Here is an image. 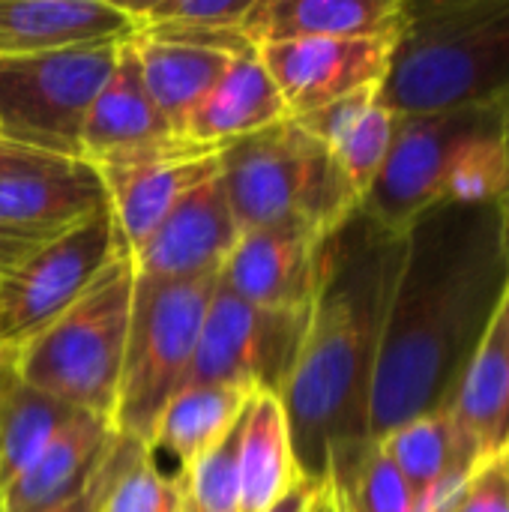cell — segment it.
Masks as SVG:
<instances>
[{
	"label": "cell",
	"instance_id": "obj_1",
	"mask_svg": "<svg viewBox=\"0 0 509 512\" xmlns=\"http://www.w3.org/2000/svg\"><path fill=\"white\" fill-rule=\"evenodd\" d=\"M509 288L501 201L435 204L405 228L369 405V435L450 411Z\"/></svg>",
	"mask_w": 509,
	"mask_h": 512
},
{
	"label": "cell",
	"instance_id": "obj_2",
	"mask_svg": "<svg viewBox=\"0 0 509 512\" xmlns=\"http://www.w3.org/2000/svg\"><path fill=\"white\" fill-rule=\"evenodd\" d=\"M405 234L357 210L324 237L306 336L279 396L297 471L327 483L330 462L369 441L372 381Z\"/></svg>",
	"mask_w": 509,
	"mask_h": 512
},
{
	"label": "cell",
	"instance_id": "obj_3",
	"mask_svg": "<svg viewBox=\"0 0 509 512\" xmlns=\"http://www.w3.org/2000/svg\"><path fill=\"white\" fill-rule=\"evenodd\" d=\"M509 90V0H405L387 78L396 117L495 102Z\"/></svg>",
	"mask_w": 509,
	"mask_h": 512
},
{
	"label": "cell",
	"instance_id": "obj_4",
	"mask_svg": "<svg viewBox=\"0 0 509 512\" xmlns=\"http://www.w3.org/2000/svg\"><path fill=\"white\" fill-rule=\"evenodd\" d=\"M219 180L240 234L297 225L327 237L360 210L333 153L291 117L225 144Z\"/></svg>",
	"mask_w": 509,
	"mask_h": 512
},
{
	"label": "cell",
	"instance_id": "obj_5",
	"mask_svg": "<svg viewBox=\"0 0 509 512\" xmlns=\"http://www.w3.org/2000/svg\"><path fill=\"white\" fill-rule=\"evenodd\" d=\"M135 270L120 249L99 279L51 324L21 342L0 369L96 417L114 414L132 324Z\"/></svg>",
	"mask_w": 509,
	"mask_h": 512
},
{
	"label": "cell",
	"instance_id": "obj_6",
	"mask_svg": "<svg viewBox=\"0 0 509 512\" xmlns=\"http://www.w3.org/2000/svg\"><path fill=\"white\" fill-rule=\"evenodd\" d=\"M216 288L219 276L183 282L135 279L129 342L111 414L117 435L150 447L159 414L189 381Z\"/></svg>",
	"mask_w": 509,
	"mask_h": 512
},
{
	"label": "cell",
	"instance_id": "obj_7",
	"mask_svg": "<svg viewBox=\"0 0 509 512\" xmlns=\"http://www.w3.org/2000/svg\"><path fill=\"white\" fill-rule=\"evenodd\" d=\"M117 48L0 57V138L45 156L84 159V123L114 69Z\"/></svg>",
	"mask_w": 509,
	"mask_h": 512
},
{
	"label": "cell",
	"instance_id": "obj_8",
	"mask_svg": "<svg viewBox=\"0 0 509 512\" xmlns=\"http://www.w3.org/2000/svg\"><path fill=\"white\" fill-rule=\"evenodd\" d=\"M492 135H501L498 102L399 117L387 162L360 210L378 225L405 234L420 213L447 201V186L465 156Z\"/></svg>",
	"mask_w": 509,
	"mask_h": 512
},
{
	"label": "cell",
	"instance_id": "obj_9",
	"mask_svg": "<svg viewBox=\"0 0 509 512\" xmlns=\"http://www.w3.org/2000/svg\"><path fill=\"white\" fill-rule=\"evenodd\" d=\"M309 309H264L216 288L186 387L225 384L282 396L306 336Z\"/></svg>",
	"mask_w": 509,
	"mask_h": 512
},
{
	"label": "cell",
	"instance_id": "obj_10",
	"mask_svg": "<svg viewBox=\"0 0 509 512\" xmlns=\"http://www.w3.org/2000/svg\"><path fill=\"white\" fill-rule=\"evenodd\" d=\"M111 210L87 216L0 279V363L63 315L120 252Z\"/></svg>",
	"mask_w": 509,
	"mask_h": 512
},
{
	"label": "cell",
	"instance_id": "obj_11",
	"mask_svg": "<svg viewBox=\"0 0 509 512\" xmlns=\"http://www.w3.org/2000/svg\"><path fill=\"white\" fill-rule=\"evenodd\" d=\"M105 186L123 252H135L159 222L198 186L219 174V150L174 135L90 162Z\"/></svg>",
	"mask_w": 509,
	"mask_h": 512
},
{
	"label": "cell",
	"instance_id": "obj_12",
	"mask_svg": "<svg viewBox=\"0 0 509 512\" xmlns=\"http://www.w3.org/2000/svg\"><path fill=\"white\" fill-rule=\"evenodd\" d=\"M399 30L348 39H294L258 48L273 75L288 117H306L351 93L381 87L393 60Z\"/></svg>",
	"mask_w": 509,
	"mask_h": 512
},
{
	"label": "cell",
	"instance_id": "obj_13",
	"mask_svg": "<svg viewBox=\"0 0 509 512\" xmlns=\"http://www.w3.org/2000/svg\"><path fill=\"white\" fill-rule=\"evenodd\" d=\"M240 228L225 198L219 174L189 192L159 228L129 252L135 279L147 282H183L219 276L222 264L234 252Z\"/></svg>",
	"mask_w": 509,
	"mask_h": 512
},
{
	"label": "cell",
	"instance_id": "obj_14",
	"mask_svg": "<svg viewBox=\"0 0 509 512\" xmlns=\"http://www.w3.org/2000/svg\"><path fill=\"white\" fill-rule=\"evenodd\" d=\"M108 207L96 168L84 159H57L21 150L0 168V225L63 234Z\"/></svg>",
	"mask_w": 509,
	"mask_h": 512
},
{
	"label": "cell",
	"instance_id": "obj_15",
	"mask_svg": "<svg viewBox=\"0 0 509 512\" xmlns=\"http://www.w3.org/2000/svg\"><path fill=\"white\" fill-rule=\"evenodd\" d=\"M321 243V234L297 225L246 231L219 270V288L264 309H309Z\"/></svg>",
	"mask_w": 509,
	"mask_h": 512
},
{
	"label": "cell",
	"instance_id": "obj_16",
	"mask_svg": "<svg viewBox=\"0 0 509 512\" xmlns=\"http://www.w3.org/2000/svg\"><path fill=\"white\" fill-rule=\"evenodd\" d=\"M138 24L111 0H0V57L123 45Z\"/></svg>",
	"mask_w": 509,
	"mask_h": 512
},
{
	"label": "cell",
	"instance_id": "obj_17",
	"mask_svg": "<svg viewBox=\"0 0 509 512\" xmlns=\"http://www.w3.org/2000/svg\"><path fill=\"white\" fill-rule=\"evenodd\" d=\"M114 441L108 417L78 411L48 450L0 492V512H45L72 501L93 480Z\"/></svg>",
	"mask_w": 509,
	"mask_h": 512
},
{
	"label": "cell",
	"instance_id": "obj_18",
	"mask_svg": "<svg viewBox=\"0 0 509 512\" xmlns=\"http://www.w3.org/2000/svg\"><path fill=\"white\" fill-rule=\"evenodd\" d=\"M405 0H252L240 33L255 45L381 36L402 27Z\"/></svg>",
	"mask_w": 509,
	"mask_h": 512
},
{
	"label": "cell",
	"instance_id": "obj_19",
	"mask_svg": "<svg viewBox=\"0 0 509 512\" xmlns=\"http://www.w3.org/2000/svg\"><path fill=\"white\" fill-rule=\"evenodd\" d=\"M279 120H288V108L255 48L228 63L222 78L189 117L186 138L222 150L225 144L255 135Z\"/></svg>",
	"mask_w": 509,
	"mask_h": 512
},
{
	"label": "cell",
	"instance_id": "obj_20",
	"mask_svg": "<svg viewBox=\"0 0 509 512\" xmlns=\"http://www.w3.org/2000/svg\"><path fill=\"white\" fill-rule=\"evenodd\" d=\"M378 90L381 87H369L345 99H336L306 117H297V123L333 153V159L357 189L360 204L372 180L378 177L381 165L387 162L399 120L381 102Z\"/></svg>",
	"mask_w": 509,
	"mask_h": 512
},
{
	"label": "cell",
	"instance_id": "obj_21",
	"mask_svg": "<svg viewBox=\"0 0 509 512\" xmlns=\"http://www.w3.org/2000/svg\"><path fill=\"white\" fill-rule=\"evenodd\" d=\"M132 39L117 48L114 69L90 105L84 138H81L84 162H96L117 150L174 138L171 126L165 123V117L159 114V108L153 105L144 87Z\"/></svg>",
	"mask_w": 509,
	"mask_h": 512
},
{
	"label": "cell",
	"instance_id": "obj_22",
	"mask_svg": "<svg viewBox=\"0 0 509 512\" xmlns=\"http://www.w3.org/2000/svg\"><path fill=\"white\" fill-rule=\"evenodd\" d=\"M450 414L480 450V462H492L509 450V288Z\"/></svg>",
	"mask_w": 509,
	"mask_h": 512
},
{
	"label": "cell",
	"instance_id": "obj_23",
	"mask_svg": "<svg viewBox=\"0 0 509 512\" xmlns=\"http://www.w3.org/2000/svg\"><path fill=\"white\" fill-rule=\"evenodd\" d=\"M255 393L225 384H189L159 414L150 450H165L180 462V474L192 471L213 453L246 414Z\"/></svg>",
	"mask_w": 509,
	"mask_h": 512
},
{
	"label": "cell",
	"instance_id": "obj_24",
	"mask_svg": "<svg viewBox=\"0 0 509 512\" xmlns=\"http://www.w3.org/2000/svg\"><path fill=\"white\" fill-rule=\"evenodd\" d=\"M132 45H135L141 78L153 105L159 108L171 132L186 138L189 117L213 90V84L222 78V72L228 69L234 57L222 51L153 39L144 33H135Z\"/></svg>",
	"mask_w": 509,
	"mask_h": 512
},
{
	"label": "cell",
	"instance_id": "obj_25",
	"mask_svg": "<svg viewBox=\"0 0 509 512\" xmlns=\"http://www.w3.org/2000/svg\"><path fill=\"white\" fill-rule=\"evenodd\" d=\"M384 456L420 498L456 477H471L483 462L474 441L459 429L450 411L417 417L384 438H378Z\"/></svg>",
	"mask_w": 509,
	"mask_h": 512
},
{
	"label": "cell",
	"instance_id": "obj_26",
	"mask_svg": "<svg viewBox=\"0 0 509 512\" xmlns=\"http://www.w3.org/2000/svg\"><path fill=\"white\" fill-rule=\"evenodd\" d=\"M240 471V512H264L279 501L297 480V459L291 450V432L279 396L255 393L237 450Z\"/></svg>",
	"mask_w": 509,
	"mask_h": 512
},
{
	"label": "cell",
	"instance_id": "obj_27",
	"mask_svg": "<svg viewBox=\"0 0 509 512\" xmlns=\"http://www.w3.org/2000/svg\"><path fill=\"white\" fill-rule=\"evenodd\" d=\"M75 414L78 408L0 369V492L48 450Z\"/></svg>",
	"mask_w": 509,
	"mask_h": 512
},
{
	"label": "cell",
	"instance_id": "obj_28",
	"mask_svg": "<svg viewBox=\"0 0 509 512\" xmlns=\"http://www.w3.org/2000/svg\"><path fill=\"white\" fill-rule=\"evenodd\" d=\"M327 486L336 512H414V495L375 438L330 462Z\"/></svg>",
	"mask_w": 509,
	"mask_h": 512
},
{
	"label": "cell",
	"instance_id": "obj_29",
	"mask_svg": "<svg viewBox=\"0 0 509 512\" xmlns=\"http://www.w3.org/2000/svg\"><path fill=\"white\" fill-rule=\"evenodd\" d=\"M243 417L213 453H207L192 471L177 474L180 512H240L237 450H240V435H243Z\"/></svg>",
	"mask_w": 509,
	"mask_h": 512
},
{
	"label": "cell",
	"instance_id": "obj_30",
	"mask_svg": "<svg viewBox=\"0 0 509 512\" xmlns=\"http://www.w3.org/2000/svg\"><path fill=\"white\" fill-rule=\"evenodd\" d=\"M99 512H180V480L159 471L150 447H138Z\"/></svg>",
	"mask_w": 509,
	"mask_h": 512
},
{
	"label": "cell",
	"instance_id": "obj_31",
	"mask_svg": "<svg viewBox=\"0 0 509 512\" xmlns=\"http://www.w3.org/2000/svg\"><path fill=\"white\" fill-rule=\"evenodd\" d=\"M252 0H156L123 3L138 30L156 27H240Z\"/></svg>",
	"mask_w": 509,
	"mask_h": 512
},
{
	"label": "cell",
	"instance_id": "obj_32",
	"mask_svg": "<svg viewBox=\"0 0 509 512\" xmlns=\"http://www.w3.org/2000/svg\"><path fill=\"white\" fill-rule=\"evenodd\" d=\"M447 512H509V456L483 462Z\"/></svg>",
	"mask_w": 509,
	"mask_h": 512
},
{
	"label": "cell",
	"instance_id": "obj_33",
	"mask_svg": "<svg viewBox=\"0 0 509 512\" xmlns=\"http://www.w3.org/2000/svg\"><path fill=\"white\" fill-rule=\"evenodd\" d=\"M138 447H144V444H138V441H132V438L117 435L114 447L108 450L105 462L99 465V471L93 474V480L84 486V492H81V495H75L72 501H66V504H60V507H51V510H45V512H99L102 501H105V495H108V489H111V483L117 480V474L126 468V462L132 459V453H135Z\"/></svg>",
	"mask_w": 509,
	"mask_h": 512
},
{
	"label": "cell",
	"instance_id": "obj_34",
	"mask_svg": "<svg viewBox=\"0 0 509 512\" xmlns=\"http://www.w3.org/2000/svg\"><path fill=\"white\" fill-rule=\"evenodd\" d=\"M57 234H39V231H18L0 225V279L15 273L27 258H33L45 243H51Z\"/></svg>",
	"mask_w": 509,
	"mask_h": 512
},
{
	"label": "cell",
	"instance_id": "obj_35",
	"mask_svg": "<svg viewBox=\"0 0 509 512\" xmlns=\"http://www.w3.org/2000/svg\"><path fill=\"white\" fill-rule=\"evenodd\" d=\"M327 489V483H318V480H306L300 477L279 501H273L264 512H309V507L315 504V498Z\"/></svg>",
	"mask_w": 509,
	"mask_h": 512
},
{
	"label": "cell",
	"instance_id": "obj_36",
	"mask_svg": "<svg viewBox=\"0 0 509 512\" xmlns=\"http://www.w3.org/2000/svg\"><path fill=\"white\" fill-rule=\"evenodd\" d=\"M495 102H498V111H501V132H504V150H507V171H509V90H504ZM501 210H504V228H507V243H509V186H507V195L501 198Z\"/></svg>",
	"mask_w": 509,
	"mask_h": 512
},
{
	"label": "cell",
	"instance_id": "obj_37",
	"mask_svg": "<svg viewBox=\"0 0 509 512\" xmlns=\"http://www.w3.org/2000/svg\"><path fill=\"white\" fill-rule=\"evenodd\" d=\"M309 512H336V504H333V495H330V486L315 498V504L309 507Z\"/></svg>",
	"mask_w": 509,
	"mask_h": 512
},
{
	"label": "cell",
	"instance_id": "obj_38",
	"mask_svg": "<svg viewBox=\"0 0 509 512\" xmlns=\"http://www.w3.org/2000/svg\"><path fill=\"white\" fill-rule=\"evenodd\" d=\"M21 150H24V147H15V144H9V141H3V138H0V168H3L9 159H15Z\"/></svg>",
	"mask_w": 509,
	"mask_h": 512
},
{
	"label": "cell",
	"instance_id": "obj_39",
	"mask_svg": "<svg viewBox=\"0 0 509 512\" xmlns=\"http://www.w3.org/2000/svg\"><path fill=\"white\" fill-rule=\"evenodd\" d=\"M507 456H509V450H507Z\"/></svg>",
	"mask_w": 509,
	"mask_h": 512
}]
</instances>
